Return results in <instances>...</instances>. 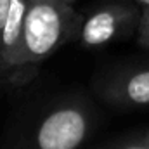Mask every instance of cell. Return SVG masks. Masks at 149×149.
I'll return each instance as SVG.
<instances>
[{
    "mask_svg": "<svg viewBox=\"0 0 149 149\" xmlns=\"http://www.w3.org/2000/svg\"><path fill=\"white\" fill-rule=\"evenodd\" d=\"M141 9H149V0H134Z\"/></svg>",
    "mask_w": 149,
    "mask_h": 149,
    "instance_id": "cell-10",
    "label": "cell"
},
{
    "mask_svg": "<svg viewBox=\"0 0 149 149\" xmlns=\"http://www.w3.org/2000/svg\"><path fill=\"white\" fill-rule=\"evenodd\" d=\"M139 19L141 7L135 2H111L81 17L74 40L87 49H97L134 33Z\"/></svg>",
    "mask_w": 149,
    "mask_h": 149,
    "instance_id": "cell-3",
    "label": "cell"
},
{
    "mask_svg": "<svg viewBox=\"0 0 149 149\" xmlns=\"http://www.w3.org/2000/svg\"><path fill=\"white\" fill-rule=\"evenodd\" d=\"M80 23L81 16L66 0H30L9 81L16 85L30 81L47 57L74 40Z\"/></svg>",
    "mask_w": 149,
    "mask_h": 149,
    "instance_id": "cell-1",
    "label": "cell"
},
{
    "mask_svg": "<svg viewBox=\"0 0 149 149\" xmlns=\"http://www.w3.org/2000/svg\"><path fill=\"white\" fill-rule=\"evenodd\" d=\"M66 2H68V3H73L74 0H66Z\"/></svg>",
    "mask_w": 149,
    "mask_h": 149,
    "instance_id": "cell-11",
    "label": "cell"
},
{
    "mask_svg": "<svg viewBox=\"0 0 149 149\" xmlns=\"http://www.w3.org/2000/svg\"><path fill=\"white\" fill-rule=\"evenodd\" d=\"M134 139H135V141H139V142H142V144H146V146L149 148V130H148V132H144V134L135 135Z\"/></svg>",
    "mask_w": 149,
    "mask_h": 149,
    "instance_id": "cell-9",
    "label": "cell"
},
{
    "mask_svg": "<svg viewBox=\"0 0 149 149\" xmlns=\"http://www.w3.org/2000/svg\"><path fill=\"white\" fill-rule=\"evenodd\" d=\"M97 149H149V148L132 137L130 141H125V142H120V144H108V146H102V148Z\"/></svg>",
    "mask_w": 149,
    "mask_h": 149,
    "instance_id": "cell-7",
    "label": "cell"
},
{
    "mask_svg": "<svg viewBox=\"0 0 149 149\" xmlns=\"http://www.w3.org/2000/svg\"><path fill=\"white\" fill-rule=\"evenodd\" d=\"M137 42L142 49L149 50V9H141V19L137 26Z\"/></svg>",
    "mask_w": 149,
    "mask_h": 149,
    "instance_id": "cell-6",
    "label": "cell"
},
{
    "mask_svg": "<svg viewBox=\"0 0 149 149\" xmlns=\"http://www.w3.org/2000/svg\"><path fill=\"white\" fill-rule=\"evenodd\" d=\"M97 92L114 106H149V66L127 68L102 76L97 81Z\"/></svg>",
    "mask_w": 149,
    "mask_h": 149,
    "instance_id": "cell-4",
    "label": "cell"
},
{
    "mask_svg": "<svg viewBox=\"0 0 149 149\" xmlns=\"http://www.w3.org/2000/svg\"><path fill=\"white\" fill-rule=\"evenodd\" d=\"M94 130V111L81 97L52 102L19 149H80Z\"/></svg>",
    "mask_w": 149,
    "mask_h": 149,
    "instance_id": "cell-2",
    "label": "cell"
},
{
    "mask_svg": "<svg viewBox=\"0 0 149 149\" xmlns=\"http://www.w3.org/2000/svg\"><path fill=\"white\" fill-rule=\"evenodd\" d=\"M9 7H10V0H0V40H2V31H3L5 21H7Z\"/></svg>",
    "mask_w": 149,
    "mask_h": 149,
    "instance_id": "cell-8",
    "label": "cell"
},
{
    "mask_svg": "<svg viewBox=\"0 0 149 149\" xmlns=\"http://www.w3.org/2000/svg\"><path fill=\"white\" fill-rule=\"evenodd\" d=\"M2 80H3V78H2V74H0V83H2Z\"/></svg>",
    "mask_w": 149,
    "mask_h": 149,
    "instance_id": "cell-12",
    "label": "cell"
},
{
    "mask_svg": "<svg viewBox=\"0 0 149 149\" xmlns=\"http://www.w3.org/2000/svg\"><path fill=\"white\" fill-rule=\"evenodd\" d=\"M28 5H30V0H10L7 21H5L2 40H0V74L3 80H9L14 70Z\"/></svg>",
    "mask_w": 149,
    "mask_h": 149,
    "instance_id": "cell-5",
    "label": "cell"
}]
</instances>
